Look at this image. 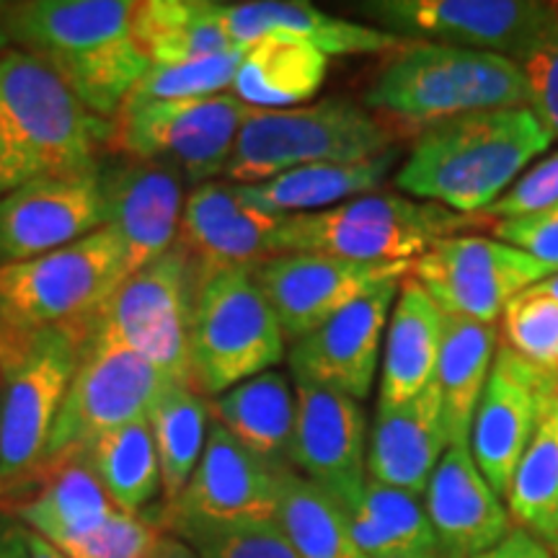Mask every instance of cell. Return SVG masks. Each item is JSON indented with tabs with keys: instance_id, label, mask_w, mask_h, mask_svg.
I'll use <instances>...</instances> for the list:
<instances>
[{
	"instance_id": "cell-1",
	"label": "cell",
	"mask_w": 558,
	"mask_h": 558,
	"mask_svg": "<svg viewBox=\"0 0 558 558\" xmlns=\"http://www.w3.org/2000/svg\"><path fill=\"white\" fill-rule=\"evenodd\" d=\"M550 143L527 107L465 114L418 132L393 184L407 197L481 218Z\"/></svg>"
},
{
	"instance_id": "cell-2",
	"label": "cell",
	"mask_w": 558,
	"mask_h": 558,
	"mask_svg": "<svg viewBox=\"0 0 558 558\" xmlns=\"http://www.w3.org/2000/svg\"><path fill=\"white\" fill-rule=\"evenodd\" d=\"M130 0H26L0 5L21 52L60 75L83 107L114 120L150 62L132 37Z\"/></svg>"
},
{
	"instance_id": "cell-3",
	"label": "cell",
	"mask_w": 558,
	"mask_h": 558,
	"mask_svg": "<svg viewBox=\"0 0 558 558\" xmlns=\"http://www.w3.org/2000/svg\"><path fill=\"white\" fill-rule=\"evenodd\" d=\"M514 107H527L514 60L432 41H409L390 54L365 94V109L380 122L414 135L465 114Z\"/></svg>"
},
{
	"instance_id": "cell-4",
	"label": "cell",
	"mask_w": 558,
	"mask_h": 558,
	"mask_svg": "<svg viewBox=\"0 0 558 558\" xmlns=\"http://www.w3.org/2000/svg\"><path fill=\"white\" fill-rule=\"evenodd\" d=\"M484 222L401 192L362 194L320 213L279 222L275 254H326L360 264H414L448 235Z\"/></svg>"
},
{
	"instance_id": "cell-5",
	"label": "cell",
	"mask_w": 558,
	"mask_h": 558,
	"mask_svg": "<svg viewBox=\"0 0 558 558\" xmlns=\"http://www.w3.org/2000/svg\"><path fill=\"white\" fill-rule=\"evenodd\" d=\"M86 324L0 329V484L34 476L78 369Z\"/></svg>"
},
{
	"instance_id": "cell-6",
	"label": "cell",
	"mask_w": 558,
	"mask_h": 558,
	"mask_svg": "<svg viewBox=\"0 0 558 558\" xmlns=\"http://www.w3.org/2000/svg\"><path fill=\"white\" fill-rule=\"evenodd\" d=\"M393 130L349 99H324L292 109H251L230 156L226 181L259 184L308 163H349L380 156Z\"/></svg>"
},
{
	"instance_id": "cell-7",
	"label": "cell",
	"mask_w": 558,
	"mask_h": 558,
	"mask_svg": "<svg viewBox=\"0 0 558 558\" xmlns=\"http://www.w3.org/2000/svg\"><path fill=\"white\" fill-rule=\"evenodd\" d=\"M288 354V339L248 267L197 279L190 324V380L202 396H220L269 373Z\"/></svg>"
},
{
	"instance_id": "cell-8",
	"label": "cell",
	"mask_w": 558,
	"mask_h": 558,
	"mask_svg": "<svg viewBox=\"0 0 558 558\" xmlns=\"http://www.w3.org/2000/svg\"><path fill=\"white\" fill-rule=\"evenodd\" d=\"M0 109L37 177H94L109 153L111 120L83 107L52 68L21 50L0 54Z\"/></svg>"
},
{
	"instance_id": "cell-9",
	"label": "cell",
	"mask_w": 558,
	"mask_h": 558,
	"mask_svg": "<svg viewBox=\"0 0 558 558\" xmlns=\"http://www.w3.org/2000/svg\"><path fill=\"white\" fill-rule=\"evenodd\" d=\"M124 279V248L111 226L37 259L3 262L0 329L37 331L86 324Z\"/></svg>"
},
{
	"instance_id": "cell-10",
	"label": "cell",
	"mask_w": 558,
	"mask_h": 558,
	"mask_svg": "<svg viewBox=\"0 0 558 558\" xmlns=\"http://www.w3.org/2000/svg\"><path fill=\"white\" fill-rule=\"evenodd\" d=\"M197 271L179 246L130 275L86 320V341L143 354L166 378L190 383V324ZM194 388V386H192Z\"/></svg>"
},
{
	"instance_id": "cell-11",
	"label": "cell",
	"mask_w": 558,
	"mask_h": 558,
	"mask_svg": "<svg viewBox=\"0 0 558 558\" xmlns=\"http://www.w3.org/2000/svg\"><path fill=\"white\" fill-rule=\"evenodd\" d=\"M251 107L233 94L150 104H124L111 120L109 153L166 160L186 184L199 186L226 177L230 156Z\"/></svg>"
},
{
	"instance_id": "cell-12",
	"label": "cell",
	"mask_w": 558,
	"mask_h": 558,
	"mask_svg": "<svg viewBox=\"0 0 558 558\" xmlns=\"http://www.w3.org/2000/svg\"><path fill=\"white\" fill-rule=\"evenodd\" d=\"M409 275L445 316L497 324L520 292L543 282L554 269L505 241L456 233L424 251Z\"/></svg>"
},
{
	"instance_id": "cell-13",
	"label": "cell",
	"mask_w": 558,
	"mask_h": 558,
	"mask_svg": "<svg viewBox=\"0 0 558 558\" xmlns=\"http://www.w3.org/2000/svg\"><path fill=\"white\" fill-rule=\"evenodd\" d=\"M166 383L173 380L143 354L86 341L78 369L54 418L45 460L81 452L107 432L148 418L153 401Z\"/></svg>"
},
{
	"instance_id": "cell-14",
	"label": "cell",
	"mask_w": 558,
	"mask_h": 558,
	"mask_svg": "<svg viewBox=\"0 0 558 558\" xmlns=\"http://www.w3.org/2000/svg\"><path fill=\"white\" fill-rule=\"evenodd\" d=\"M357 11L375 29L407 41L463 47L512 60L554 16L535 0H369Z\"/></svg>"
},
{
	"instance_id": "cell-15",
	"label": "cell",
	"mask_w": 558,
	"mask_h": 558,
	"mask_svg": "<svg viewBox=\"0 0 558 558\" xmlns=\"http://www.w3.org/2000/svg\"><path fill=\"white\" fill-rule=\"evenodd\" d=\"M556 396L558 373L533 365L501 341L469 439L478 471L501 499Z\"/></svg>"
},
{
	"instance_id": "cell-16",
	"label": "cell",
	"mask_w": 558,
	"mask_h": 558,
	"mask_svg": "<svg viewBox=\"0 0 558 558\" xmlns=\"http://www.w3.org/2000/svg\"><path fill=\"white\" fill-rule=\"evenodd\" d=\"M254 279L282 326L298 341L390 279H403L411 264H360L326 254H275L256 264Z\"/></svg>"
},
{
	"instance_id": "cell-17",
	"label": "cell",
	"mask_w": 558,
	"mask_h": 558,
	"mask_svg": "<svg viewBox=\"0 0 558 558\" xmlns=\"http://www.w3.org/2000/svg\"><path fill=\"white\" fill-rule=\"evenodd\" d=\"M295 383V429L290 469L352 509L367 484L369 424L362 401L333 390Z\"/></svg>"
},
{
	"instance_id": "cell-18",
	"label": "cell",
	"mask_w": 558,
	"mask_h": 558,
	"mask_svg": "<svg viewBox=\"0 0 558 558\" xmlns=\"http://www.w3.org/2000/svg\"><path fill=\"white\" fill-rule=\"evenodd\" d=\"M401 282L403 279L383 282L308 337L292 341L288 349L292 380L365 401L378 378L383 337Z\"/></svg>"
},
{
	"instance_id": "cell-19",
	"label": "cell",
	"mask_w": 558,
	"mask_h": 558,
	"mask_svg": "<svg viewBox=\"0 0 558 558\" xmlns=\"http://www.w3.org/2000/svg\"><path fill=\"white\" fill-rule=\"evenodd\" d=\"M99 173L37 177L0 197V264L26 262L107 226Z\"/></svg>"
},
{
	"instance_id": "cell-20",
	"label": "cell",
	"mask_w": 558,
	"mask_h": 558,
	"mask_svg": "<svg viewBox=\"0 0 558 558\" xmlns=\"http://www.w3.org/2000/svg\"><path fill=\"white\" fill-rule=\"evenodd\" d=\"M107 226L120 235L128 277L177 246L184 177L166 160L128 158L99 171Z\"/></svg>"
},
{
	"instance_id": "cell-21",
	"label": "cell",
	"mask_w": 558,
	"mask_h": 558,
	"mask_svg": "<svg viewBox=\"0 0 558 558\" xmlns=\"http://www.w3.org/2000/svg\"><path fill=\"white\" fill-rule=\"evenodd\" d=\"M279 499V471L248 452L218 422H209L207 442L190 484L163 509V522L271 520Z\"/></svg>"
},
{
	"instance_id": "cell-22",
	"label": "cell",
	"mask_w": 558,
	"mask_h": 558,
	"mask_svg": "<svg viewBox=\"0 0 558 558\" xmlns=\"http://www.w3.org/2000/svg\"><path fill=\"white\" fill-rule=\"evenodd\" d=\"M282 218L248 207L230 181L192 186L181 213L177 246L190 256L197 279L215 271L254 269L275 256V235Z\"/></svg>"
},
{
	"instance_id": "cell-23",
	"label": "cell",
	"mask_w": 558,
	"mask_h": 558,
	"mask_svg": "<svg viewBox=\"0 0 558 558\" xmlns=\"http://www.w3.org/2000/svg\"><path fill=\"white\" fill-rule=\"evenodd\" d=\"M442 558H476L514 530L507 505L478 471L469 445H450L424 492Z\"/></svg>"
},
{
	"instance_id": "cell-24",
	"label": "cell",
	"mask_w": 558,
	"mask_h": 558,
	"mask_svg": "<svg viewBox=\"0 0 558 558\" xmlns=\"http://www.w3.org/2000/svg\"><path fill=\"white\" fill-rule=\"evenodd\" d=\"M450 448L435 383L399 407H375L367 435V476L422 499Z\"/></svg>"
},
{
	"instance_id": "cell-25",
	"label": "cell",
	"mask_w": 558,
	"mask_h": 558,
	"mask_svg": "<svg viewBox=\"0 0 558 558\" xmlns=\"http://www.w3.org/2000/svg\"><path fill=\"white\" fill-rule=\"evenodd\" d=\"M220 19L228 37L246 47L267 34H288V37L308 41L326 58L337 54H380L399 52L407 39L375 29L360 21H349L326 13L311 3L298 0H246V3H220Z\"/></svg>"
},
{
	"instance_id": "cell-26",
	"label": "cell",
	"mask_w": 558,
	"mask_h": 558,
	"mask_svg": "<svg viewBox=\"0 0 558 558\" xmlns=\"http://www.w3.org/2000/svg\"><path fill=\"white\" fill-rule=\"evenodd\" d=\"M445 313L414 277H403L383 337L378 403L399 407L432 386L442 344Z\"/></svg>"
},
{
	"instance_id": "cell-27",
	"label": "cell",
	"mask_w": 558,
	"mask_h": 558,
	"mask_svg": "<svg viewBox=\"0 0 558 558\" xmlns=\"http://www.w3.org/2000/svg\"><path fill=\"white\" fill-rule=\"evenodd\" d=\"M396 166H399V148H390L367 160L298 166L259 184H235V190L248 207L277 218H290V215L320 213L362 194L380 192Z\"/></svg>"
},
{
	"instance_id": "cell-28",
	"label": "cell",
	"mask_w": 558,
	"mask_h": 558,
	"mask_svg": "<svg viewBox=\"0 0 558 558\" xmlns=\"http://www.w3.org/2000/svg\"><path fill=\"white\" fill-rule=\"evenodd\" d=\"M41 465H47V471L39 492L16 501L13 514L54 548L65 550L117 512L83 452H65Z\"/></svg>"
},
{
	"instance_id": "cell-29",
	"label": "cell",
	"mask_w": 558,
	"mask_h": 558,
	"mask_svg": "<svg viewBox=\"0 0 558 558\" xmlns=\"http://www.w3.org/2000/svg\"><path fill=\"white\" fill-rule=\"evenodd\" d=\"M209 416L269 469H290L295 383L269 369L209 401Z\"/></svg>"
},
{
	"instance_id": "cell-30",
	"label": "cell",
	"mask_w": 558,
	"mask_h": 558,
	"mask_svg": "<svg viewBox=\"0 0 558 558\" xmlns=\"http://www.w3.org/2000/svg\"><path fill=\"white\" fill-rule=\"evenodd\" d=\"M326 73L329 58L308 41L267 34L243 47L230 90L251 109H292L318 94Z\"/></svg>"
},
{
	"instance_id": "cell-31",
	"label": "cell",
	"mask_w": 558,
	"mask_h": 558,
	"mask_svg": "<svg viewBox=\"0 0 558 558\" xmlns=\"http://www.w3.org/2000/svg\"><path fill=\"white\" fill-rule=\"evenodd\" d=\"M497 324L445 316L435 388L450 445H469L471 424L499 349Z\"/></svg>"
},
{
	"instance_id": "cell-32",
	"label": "cell",
	"mask_w": 558,
	"mask_h": 558,
	"mask_svg": "<svg viewBox=\"0 0 558 558\" xmlns=\"http://www.w3.org/2000/svg\"><path fill=\"white\" fill-rule=\"evenodd\" d=\"M132 37L150 65L241 52L228 37L218 0H143L132 5Z\"/></svg>"
},
{
	"instance_id": "cell-33",
	"label": "cell",
	"mask_w": 558,
	"mask_h": 558,
	"mask_svg": "<svg viewBox=\"0 0 558 558\" xmlns=\"http://www.w3.org/2000/svg\"><path fill=\"white\" fill-rule=\"evenodd\" d=\"M209 401L190 383H166L148 411L166 505L179 499L197 469L209 432Z\"/></svg>"
},
{
	"instance_id": "cell-34",
	"label": "cell",
	"mask_w": 558,
	"mask_h": 558,
	"mask_svg": "<svg viewBox=\"0 0 558 558\" xmlns=\"http://www.w3.org/2000/svg\"><path fill=\"white\" fill-rule=\"evenodd\" d=\"M349 533L365 558H396L437 550L424 501L367 476L362 499L347 509Z\"/></svg>"
},
{
	"instance_id": "cell-35",
	"label": "cell",
	"mask_w": 558,
	"mask_h": 558,
	"mask_svg": "<svg viewBox=\"0 0 558 558\" xmlns=\"http://www.w3.org/2000/svg\"><path fill=\"white\" fill-rule=\"evenodd\" d=\"M275 520L298 558H365L349 533L344 507L292 469L279 471Z\"/></svg>"
},
{
	"instance_id": "cell-36",
	"label": "cell",
	"mask_w": 558,
	"mask_h": 558,
	"mask_svg": "<svg viewBox=\"0 0 558 558\" xmlns=\"http://www.w3.org/2000/svg\"><path fill=\"white\" fill-rule=\"evenodd\" d=\"M120 512L137 514L160 492V465L148 418L124 424L81 450Z\"/></svg>"
},
{
	"instance_id": "cell-37",
	"label": "cell",
	"mask_w": 558,
	"mask_h": 558,
	"mask_svg": "<svg viewBox=\"0 0 558 558\" xmlns=\"http://www.w3.org/2000/svg\"><path fill=\"white\" fill-rule=\"evenodd\" d=\"M505 505L514 527L558 546V416L556 401L543 416L538 432L530 439L509 481Z\"/></svg>"
},
{
	"instance_id": "cell-38",
	"label": "cell",
	"mask_w": 558,
	"mask_h": 558,
	"mask_svg": "<svg viewBox=\"0 0 558 558\" xmlns=\"http://www.w3.org/2000/svg\"><path fill=\"white\" fill-rule=\"evenodd\" d=\"M160 527L190 543L199 558H298L275 518L241 522L171 520Z\"/></svg>"
},
{
	"instance_id": "cell-39",
	"label": "cell",
	"mask_w": 558,
	"mask_h": 558,
	"mask_svg": "<svg viewBox=\"0 0 558 558\" xmlns=\"http://www.w3.org/2000/svg\"><path fill=\"white\" fill-rule=\"evenodd\" d=\"M241 54L243 50L207 60L181 62V65H150L124 104L199 99V96L226 94L233 86Z\"/></svg>"
},
{
	"instance_id": "cell-40",
	"label": "cell",
	"mask_w": 558,
	"mask_h": 558,
	"mask_svg": "<svg viewBox=\"0 0 558 558\" xmlns=\"http://www.w3.org/2000/svg\"><path fill=\"white\" fill-rule=\"evenodd\" d=\"M505 344L533 365L558 373V303L546 292H520L501 313Z\"/></svg>"
},
{
	"instance_id": "cell-41",
	"label": "cell",
	"mask_w": 558,
	"mask_h": 558,
	"mask_svg": "<svg viewBox=\"0 0 558 558\" xmlns=\"http://www.w3.org/2000/svg\"><path fill=\"white\" fill-rule=\"evenodd\" d=\"M527 86V109L538 117L550 140H558V13L535 32L522 50L514 54Z\"/></svg>"
},
{
	"instance_id": "cell-42",
	"label": "cell",
	"mask_w": 558,
	"mask_h": 558,
	"mask_svg": "<svg viewBox=\"0 0 558 558\" xmlns=\"http://www.w3.org/2000/svg\"><path fill=\"white\" fill-rule=\"evenodd\" d=\"M158 527L117 509L111 518L62 550L68 558H148Z\"/></svg>"
},
{
	"instance_id": "cell-43",
	"label": "cell",
	"mask_w": 558,
	"mask_h": 558,
	"mask_svg": "<svg viewBox=\"0 0 558 558\" xmlns=\"http://www.w3.org/2000/svg\"><path fill=\"white\" fill-rule=\"evenodd\" d=\"M558 202V153L541 158L538 163L530 166L522 177L514 181L492 207L481 213L484 222L514 220L522 215L538 213Z\"/></svg>"
},
{
	"instance_id": "cell-44",
	"label": "cell",
	"mask_w": 558,
	"mask_h": 558,
	"mask_svg": "<svg viewBox=\"0 0 558 558\" xmlns=\"http://www.w3.org/2000/svg\"><path fill=\"white\" fill-rule=\"evenodd\" d=\"M494 239L525 251L527 256L558 271V202L522 218L497 220Z\"/></svg>"
},
{
	"instance_id": "cell-45",
	"label": "cell",
	"mask_w": 558,
	"mask_h": 558,
	"mask_svg": "<svg viewBox=\"0 0 558 558\" xmlns=\"http://www.w3.org/2000/svg\"><path fill=\"white\" fill-rule=\"evenodd\" d=\"M32 179H37V169H34L32 158L26 156L5 111L0 109V197L19 190L21 184Z\"/></svg>"
},
{
	"instance_id": "cell-46",
	"label": "cell",
	"mask_w": 558,
	"mask_h": 558,
	"mask_svg": "<svg viewBox=\"0 0 558 558\" xmlns=\"http://www.w3.org/2000/svg\"><path fill=\"white\" fill-rule=\"evenodd\" d=\"M476 558H554V554H550L546 543L533 538L525 530L514 527L499 546H494Z\"/></svg>"
},
{
	"instance_id": "cell-47",
	"label": "cell",
	"mask_w": 558,
	"mask_h": 558,
	"mask_svg": "<svg viewBox=\"0 0 558 558\" xmlns=\"http://www.w3.org/2000/svg\"><path fill=\"white\" fill-rule=\"evenodd\" d=\"M0 558H29L26 530L16 522L0 520Z\"/></svg>"
},
{
	"instance_id": "cell-48",
	"label": "cell",
	"mask_w": 558,
	"mask_h": 558,
	"mask_svg": "<svg viewBox=\"0 0 558 558\" xmlns=\"http://www.w3.org/2000/svg\"><path fill=\"white\" fill-rule=\"evenodd\" d=\"M148 558H199L197 550H194L190 543L181 541L179 535L173 533H158L156 543H153Z\"/></svg>"
},
{
	"instance_id": "cell-49",
	"label": "cell",
	"mask_w": 558,
	"mask_h": 558,
	"mask_svg": "<svg viewBox=\"0 0 558 558\" xmlns=\"http://www.w3.org/2000/svg\"><path fill=\"white\" fill-rule=\"evenodd\" d=\"M26 548H29V558H68L60 548H54L52 543L39 538L37 533H32V530H26Z\"/></svg>"
},
{
	"instance_id": "cell-50",
	"label": "cell",
	"mask_w": 558,
	"mask_h": 558,
	"mask_svg": "<svg viewBox=\"0 0 558 558\" xmlns=\"http://www.w3.org/2000/svg\"><path fill=\"white\" fill-rule=\"evenodd\" d=\"M533 288L541 290V292H546V295H550L558 303V271H554V275H548L546 279H543V282L533 284Z\"/></svg>"
},
{
	"instance_id": "cell-51",
	"label": "cell",
	"mask_w": 558,
	"mask_h": 558,
	"mask_svg": "<svg viewBox=\"0 0 558 558\" xmlns=\"http://www.w3.org/2000/svg\"><path fill=\"white\" fill-rule=\"evenodd\" d=\"M9 45H11V39H9V34H5V29H3V21H0V54L9 52Z\"/></svg>"
},
{
	"instance_id": "cell-52",
	"label": "cell",
	"mask_w": 558,
	"mask_h": 558,
	"mask_svg": "<svg viewBox=\"0 0 558 558\" xmlns=\"http://www.w3.org/2000/svg\"><path fill=\"white\" fill-rule=\"evenodd\" d=\"M396 558H442L439 550H429V554H414V556H396Z\"/></svg>"
},
{
	"instance_id": "cell-53",
	"label": "cell",
	"mask_w": 558,
	"mask_h": 558,
	"mask_svg": "<svg viewBox=\"0 0 558 558\" xmlns=\"http://www.w3.org/2000/svg\"><path fill=\"white\" fill-rule=\"evenodd\" d=\"M550 554H554V558H558V546L550 548Z\"/></svg>"
},
{
	"instance_id": "cell-54",
	"label": "cell",
	"mask_w": 558,
	"mask_h": 558,
	"mask_svg": "<svg viewBox=\"0 0 558 558\" xmlns=\"http://www.w3.org/2000/svg\"><path fill=\"white\" fill-rule=\"evenodd\" d=\"M556 416H558V396H556Z\"/></svg>"
},
{
	"instance_id": "cell-55",
	"label": "cell",
	"mask_w": 558,
	"mask_h": 558,
	"mask_svg": "<svg viewBox=\"0 0 558 558\" xmlns=\"http://www.w3.org/2000/svg\"><path fill=\"white\" fill-rule=\"evenodd\" d=\"M556 5V13H558V3H554Z\"/></svg>"
}]
</instances>
